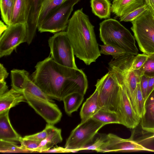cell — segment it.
I'll list each match as a JSON object with an SVG mask.
<instances>
[{"instance_id": "obj_37", "label": "cell", "mask_w": 154, "mask_h": 154, "mask_svg": "<svg viewBox=\"0 0 154 154\" xmlns=\"http://www.w3.org/2000/svg\"><path fill=\"white\" fill-rule=\"evenodd\" d=\"M149 78L144 75L142 76L140 82L141 90L145 101L146 98Z\"/></svg>"}, {"instance_id": "obj_2", "label": "cell", "mask_w": 154, "mask_h": 154, "mask_svg": "<svg viewBox=\"0 0 154 154\" xmlns=\"http://www.w3.org/2000/svg\"><path fill=\"white\" fill-rule=\"evenodd\" d=\"M94 27L82 8L74 12L67 27L74 55L87 65L95 62L101 55Z\"/></svg>"}, {"instance_id": "obj_11", "label": "cell", "mask_w": 154, "mask_h": 154, "mask_svg": "<svg viewBox=\"0 0 154 154\" xmlns=\"http://www.w3.org/2000/svg\"><path fill=\"white\" fill-rule=\"evenodd\" d=\"M147 151L154 152V150L147 148L136 141L123 139L113 134H106L101 146L97 152H117Z\"/></svg>"}, {"instance_id": "obj_9", "label": "cell", "mask_w": 154, "mask_h": 154, "mask_svg": "<svg viewBox=\"0 0 154 154\" xmlns=\"http://www.w3.org/2000/svg\"><path fill=\"white\" fill-rule=\"evenodd\" d=\"M0 57L10 55L21 43L26 42L27 25L17 23L8 26L0 37Z\"/></svg>"}, {"instance_id": "obj_20", "label": "cell", "mask_w": 154, "mask_h": 154, "mask_svg": "<svg viewBox=\"0 0 154 154\" xmlns=\"http://www.w3.org/2000/svg\"><path fill=\"white\" fill-rule=\"evenodd\" d=\"M143 0H113L111 11L119 17L144 4Z\"/></svg>"}, {"instance_id": "obj_1", "label": "cell", "mask_w": 154, "mask_h": 154, "mask_svg": "<svg viewBox=\"0 0 154 154\" xmlns=\"http://www.w3.org/2000/svg\"><path fill=\"white\" fill-rule=\"evenodd\" d=\"M35 68L32 81L50 98L61 101L72 93L85 94L88 81L82 69L61 65L51 57L38 62Z\"/></svg>"}, {"instance_id": "obj_22", "label": "cell", "mask_w": 154, "mask_h": 154, "mask_svg": "<svg viewBox=\"0 0 154 154\" xmlns=\"http://www.w3.org/2000/svg\"><path fill=\"white\" fill-rule=\"evenodd\" d=\"M84 95L78 93L70 94L63 100L65 112L70 116L74 112L77 111L84 100Z\"/></svg>"}, {"instance_id": "obj_29", "label": "cell", "mask_w": 154, "mask_h": 154, "mask_svg": "<svg viewBox=\"0 0 154 154\" xmlns=\"http://www.w3.org/2000/svg\"><path fill=\"white\" fill-rule=\"evenodd\" d=\"M16 142L0 140V152L2 153L30 152Z\"/></svg>"}, {"instance_id": "obj_38", "label": "cell", "mask_w": 154, "mask_h": 154, "mask_svg": "<svg viewBox=\"0 0 154 154\" xmlns=\"http://www.w3.org/2000/svg\"><path fill=\"white\" fill-rule=\"evenodd\" d=\"M9 73L3 65L0 63V81H5L8 77Z\"/></svg>"}, {"instance_id": "obj_30", "label": "cell", "mask_w": 154, "mask_h": 154, "mask_svg": "<svg viewBox=\"0 0 154 154\" xmlns=\"http://www.w3.org/2000/svg\"><path fill=\"white\" fill-rule=\"evenodd\" d=\"M149 8V6L144 2V4L140 7L120 17V21L132 22L140 16Z\"/></svg>"}, {"instance_id": "obj_23", "label": "cell", "mask_w": 154, "mask_h": 154, "mask_svg": "<svg viewBox=\"0 0 154 154\" xmlns=\"http://www.w3.org/2000/svg\"><path fill=\"white\" fill-rule=\"evenodd\" d=\"M29 72L24 69H13L11 71L12 88L19 91L23 92Z\"/></svg>"}, {"instance_id": "obj_18", "label": "cell", "mask_w": 154, "mask_h": 154, "mask_svg": "<svg viewBox=\"0 0 154 154\" xmlns=\"http://www.w3.org/2000/svg\"><path fill=\"white\" fill-rule=\"evenodd\" d=\"M140 124L143 129L154 130V90L145 101L144 113Z\"/></svg>"}, {"instance_id": "obj_8", "label": "cell", "mask_w": 154, "mask_h": 154, "mask_svg": "<svg viewBox=\"0 0 154 154\" xmlns=\"http://www.w3.org/2000/svg\"><path fill=\"white\" fill-rule=\"evenodd\" d=\"M51 57L56 63L62 66L73 68H78L71 44L66 31L54 34L48 40Z\"/></svg>"}, {"instance_id": "obj_7", "label": "cell", "mask_w": 154, "mask_h": 154, "mask_svg": "<svg viewBox=\"0 0 154 154\" xmlns=\"http://www.w3.org/2000/svg\"><path fill=\"white\" fill-rule=\"evenodd\" d=\"M80 0H64L48 14L37 29L40 32L55 33L63 31L67 27L69 18L74 6Z\"/></svg>"}, {"instance_id": "obj_26", "label": "cell", "mask_w": 154, "mask_h": 154, "mask_svg": "<svg viewBox=\"0 0 154 154\" xmlns=\"http://www.w3.org/2000/svg\"><path fill=\"white\" fill-rule=\"evenodd\" d=\"M24 91L40 99L54 103L51 98L48 96L33 82L29 76L27 78Z\"/></svg>"}, {"instance_id": "obj_39", "label": "cell", "mask_w": 154, "mask_h": 154, "mask_svg": "<svg viewBox=\"0 0 154 154\" xmlns=\"http://www.w3.org/2000/svg\"><path fill=\"white\" fill-rule=\"evenodd\" d=\"M43 152H69L65 148L60 146H57L49 150L45 151Z\"/></svg>"}, {"instance_id": "obj_4", "label": "cell", "mask_w": 154, "mask_h": 154, "mask_svg": "<svg viewBox=\"0 0 154 154\" xmlns=\"http://www.w3.org/2000/svg\"><path fill=\"white\" fill-rule=\"evenodd\" d=\"M131 23V29L140 51L147 54L154 53V11L149 7Z\"/></svg>"}, {"instance_id": "obj_27", "label": "cell", "mask_w": 154, "mask_h": 154, "mask_svg": "<svg viewBox=\"0 0 154 154\" xmlns=\"http://www.w3.org/2000/svg\"><path fill=\"white\" fill-rule=\"evenodd\" d=\"M14 0H0V6L2 20L8 26L11 24Z\"/></svg>"}, {"instance_id": "obj_5", "label": "cell", "mask_w": 154, "mask_h": 154, "mask_svg": "<svg viewBox=\"0 0 154 154\" xmlns=\"http://www.w3.org/2000/svg\"><path fill=\"white\" fill-rule=\"evenodd\" d=\"M104 125L92 118L81 122L71 131L65 148L69 152L83 150L92 142L98 131Z\"/></svg>"}, {"instance_id": "obj_14", "label": "cell", "mask_w": 154, "mask_h": 154, "mask_svg": "<svg viewBox=\"0 0 154 154\" xmlns=\"http://www.w3.org/2000/svg\"><path fill=\"white\" fill-rule=\"evenodd\" d=\"M45 129L47 133V137L41 142L33 152H43L62 142L63 138L60 129L55 127L54 125L48 124L46 125Z\"/></svg>"}, {"instance_id": "obj_34", "label": "cell", "mask_w": 154, "mask_h": 154, "mask_svg": "<svg viewBox=\"0 0 154 154\" xmlns=\"http://www.w3.org/2000/svg\"><path fill=\"white\" fill-rule=\"evenodd\" d=\"M148 57V54L143 53L136 55L132 60L130 69L134 70L139 69L144 64Z\"/></svg>"}, {"instance_id": "obj_10", "label": "cell", "mask_w": 154, "mask_h": 154, "mask_svg": "<svg viewBox=\"0 0 154 154\" xmlns=\"http://www.w3.org/2000/svg\"><path fill=\"white\" fill-rule=\"evenodd\" d=\"M23 93L26 102L48 124L54 125L60 121L62 113L54 103L40 99L25 91Z\"/></svg>"}, {"instance_id": "obj_16", "label": "cell", "mask_w": 154, "mask_h": 154, "mask_svg": "<svg viewBox=\"0 0 154 154\" xmlns=\"http://www.w3.org/2000/svg\"><path fill=\"white\" fill-rule=\"evenodd\" d=\"M23 102H26L23 92L11 88L0 95V113Z\"/></svg>"}, {"instance_id": "obj_33", "label": "cell", "mask_w": 154, "mask_h": 154, "mask_svg": "<svg viewBox=\"0 0 154 154\" xmlns=\"http://www.w3.org/2000/svg\"><path fill=\"white\" fill-rule=\"evenodd\" d=\"M100 46L101 54L112 55L113 58H117L126 53L121 49L111 45L104 44Z\"/></svg>"}, {"instance_id": "obj_6", "label": "cell", "mask_w": 154, "mask_h": 154, "mask_svg": "<svg viewBox=\"0 0 154 154\" xmlns=\"http://www.w3.org/2000/svg\"><path fill=\"white\" fill-rule=\"evenodd\" d=\"M95 86L98 92L101 108L118 113L121 86L113 74L109 70L97 80Z\"/></svg>"}, {"instance_id": "obj_13", "label": "cell", "mask_w": 154, "mask_h": 154, "mask_svg": "<svg viewBox=\"0 0 154 154\" xmlns=\"http://www.w3.org/2000/svg\"><path fill=\"white\" fill-rule=\"evenodd\" d=\"M29 13L27 25V44L29 45L35 36L37 29L38 17L42 8L41 0H29Z\"/></svg>"}, {"instance_id": "obj_42", "label": "cell", "mask_w": 154, "mask_h": 154, "mask_svg": "<svg viewBox=\"0 0 154 154\" xmlns=\"http://www.w3.org/2000/svg\"><path fill=\"white\" fill-rule=\"evenodd\" d=\"M8 26L5 25L4 23L0 21V37L2 35V34L7 29Z\"/></svg>"}, {"instance_id": "obj_44", "label": "cell", "mask_w": 154, "mask_h": 154, "mask_svg": "<svg viewBox=\"0 0 154 154\" xmlns=\"http://www.w3.org/2000/svg\"><path fill=\"white\" fill-rule=\"evenodd\" d=\"M145 2L151 8L150 0H144Z\"/></svg>"}, {"instance_id": "obj_3", "label": "cell", "mask_w": 154, "mask_h": 154, "mask_svg": "<svg viewBox=\"0 0 154 154\" xmlns=\"http://www.w3.org/2000/svg\"><path fill=\"white\" fill-rule=\"evenodd\" d=\"M99 31L100 39L104 44L119 48L127 54L135 56L138 54L134 36L116 20L109 18L103 21L100 24Z\"/></svg>"}, {"instance_id": "obj_12", "label": "cell", "mask_w": 154, "mask_h": 154, "mask_svg": "<svg viewBox=\"0 0 154 154\" xmlns=\"http://www.w3.org/2000/svg\"><path fill=\"white\" fill-rule=\"evenodd\" d=\"M120 86L118 113L120 119L121 124L128 128L133 129L139 124L141 119L135 112L125 89Z\"/></svg>"}, {"instance_id": "obj_17", "label": "cell", "mask_w": 154, "mask_h": 154, "mask_svg": "<svg viewBox=\"0 0 154 154\" xmlns=\"http://www.w3.org/2000/svg\"><path fill=\"white\" fill-rule=\"evenodd\" d=\"M101 109L98 92L96 89L82 106L80 112L81 122H85L92 118Z\"/></svg>"}, {"instance_id": "obj_41", "label": "cell", "mask_w": 154, "mask_h": 154, "mask_svg": "<svg viewBox=\"0 0 154 154\" xmlns=\"http://www.w3.org/2000/svg\"><path fill=\"white\" fill-rule=\"evenodd\" d=\"M8 87L5 81H0V95L8 91Z\"/></svg>"}, {"instance_id": "obj_25", "label": "cell", "mask_w": 154, "mask_h": 154, "mask_svg": "<svg viewBox=\"0 0 154 154\" xmlns=\"http://www.w3.org/2000/svg\"><path fill=\"white\" fill-rule=\"evenodd\" d=\"M92 118L105 125L112 123L121 124L117 112L102 109H100Z\"/></svg>"}, {"instance_id": "obj_21", "label": "cell", "mask_w": 154, "mask_h": 154, "mask_svg": "<svg viewBox=\"0 0 154 154\" xmlns=\"http://www.w3.org/2000/svg\"><path fill=\"white\" fill-rule=\"evenodd\" d=\"M93 13L100 19L109 18L111 11L112 4L109 0H91Z\"/></svg>"}, {"instance_id": "obj_28", "label": "cell", "mask_w": 154, "mask_h": 154, "mask_svg": "<svg viewBox=\"0 0 154 154\" xmlns=\"http://www.w3.org/2000/svg\"><path fill=\"white\" fill-rule=\"evenodd\" d=\"M64 0H41L42 8L39 14L38 27L52 9L60 5Z\"/></svg>"}, {"instance_id": "obj_32", "label": "cell", "mask_w": 154, "mask_h": 154, "mask_svg": "<svg viewBox=\"0 0 154 154\" xmlns=\"http://www.w3.org/2000/svg\"><path fill=\"white\" fill-rule=\"evenodd\" d=\"M145 100L140 86V83L137 84L136 96L133 105L134 109L138 116L141 119L144 111Z\"/></svg>"}, {"instance_id": "obj_15", "label": "cell", "mask_w": 154, "mask_h": 154, "mask_svg": "<svg viewBox=\"0 0 154 154\" xmlns=\"http://www.w3.org/2000/svg\"><path fill=\"white\" fill-rule=\"evenodd\" d=\"M10 109L0 113V140L20 142L23 137L14 129L9 116Z\"/></svg>"}, {"instance_id": "obj_36", "label": "cell", "mask_w": 154, "mask_h": 154, "mask_svg": "<svg viewBox=\"0 0 154 154\" xmlns=\"http://www.w3.org/2000/svg\"><path fill=\"white\" fill-rule=\"evenodd\" d=\"M47 133L45 129L42 131L37 133L28 136H26L23 137L24 139L31 140L41 141L47 137Z\"/></svg>"}, {"instance_id": "obj_35", "label": "cell", "mask_w": 154, "mask_h": 154, "mask_svg": "<svg viewBox=\"0 0 154 154\" xmlns=\"http://www.w3.org/2000/svg\"><path fill=\"white\" fill-rule=\"evenodd\" d=\"M41 142L31 140L24 139L22 138L20 142L21 144L20 146L22 147L29 150L30 152H32L38 147Z\"/></svg>"}, {"instance_id": "obj_40", "label": "cell", "mask_w": 154, "mask_h": 154, "mask_svg": "<svg viewBox=\"0 0 154 154\" xmlns=\"http://www.w3.org/2000/svg\"><path fill=\"white\" fill-rule=\"evenodd\" d=\"M154 90V77L149 78L148 88L147 92L146 98Z\"/></svg>"}, {"instance_id": "obj_43", "label": "cell", "mask_w": 154, "mask_h": 154, "mask_svg": "<svg viewBox=\"0 0 154 154\" xmlns=\"http://www.w3.org/2000/svg\"><path fill=\"white\" fill-rule=\"evenodd\" d=\"M151 8L154 11V0H150Z\"/></svg>"}, {"instance_id": "obj_31", "label": "cell", "mask_w": 154, "mask_h": 154, "mask_svg": "<svg viewBox=\"0 0 154 154\" xmlns=\"http://www.w3.org/2000/svg\"><path fill=\"white\" fill-rule=\"evenodd\" d=\"M138 70L142 76L144 75L149 78L154 77V53L148 54L144 64Z\"/></svg>"}, {"instance_id": "obj_24", "label": "cell", "mask_w": 154, "mask_h": 154, "mask_svg": "<svg viewBox=\"0 0 154 154\" xmlns=\"http://www.w3.org/2000/svg\"><path fill=\"white\" fill-rule=\"evenodd\" d=\"M133 129L130 138L139 144L142 145L154 140V130L143 129L140 123Z\"/></svg>"}, {"instance_id": "obj_19", "label": "cell", "mask_w": 154, "mask_h": 154, "mask_svg": "<svg viewBox=\"0 0 154 154\" xmlns=\"http://www.w3.org/2000/svg\"><path fill=\"white\" fill-rule=\"evenodd\" d=\"M29 0H14L11 25L27 24L29 13Z\"/></svg>"}]
</instances>
